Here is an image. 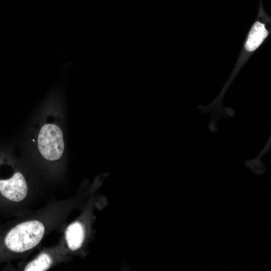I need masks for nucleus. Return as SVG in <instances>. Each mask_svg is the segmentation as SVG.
<instances>
[{"instance_id": "1", "label": "nucleus", "mask_w": 271, "mask_h": 271, "mask_svg": "<svg viewBox=\"0 0 271 271\" xmlns=\"http://www.w3.org/2000/svg\"><path fill=\"white\" fill-rule=\"evenodd\" d=\"M56 96L53 94V103L45 111L33 140L34 149L44 159L52 162L60 160L65 149L61 116L55 107Z\"/></svg>"}, {"instance_id": "4", "label": "nucleus", "mask_w": 271, "mask_h": 271, "mask_svg": "<svg viewBox=\"0 0 271 271\" xmlns=\"http://www.w3.org/2000/svg\"><path fill=\"white\" fill-rule=\"evenodd\" d=\"M84 237V228L79 222L71 224L66 230L65 238L69 248L72 250H75L81 247Z\"/></svg>"}, {"instance_id": "2", "label": "nucleus", "mask_w": 271, "mask_h": 271, "mask_svg": "<svg viewBox=\"0 0 271 271\" xmlns=\"http://www.w3.org/2000/svg\"><path fill=\"white\" fill-rule=\"evenodd\" d=\"M44 232L45 227L41 222H25L16 225L8 233L5 242L13 251L24 252L36 246L42 239Z\"/></svg>"}, {"instance_id": "5", "label": "nucleus", "mask_w": 271, "mask_h": 271, "mask_svg": "<svg viewBox=\"0 0 271 271\" xmlns=\"http://www.w3.org/2000/svg\"><path fill=\"white\" fill-rule=\"evenodd\" d=\"M267 35L264 25L258 22H256L249 32L245 44L247 50L252 51L258 48Z\"/></svg>"}, {"instance_id": "3", "label": "nucleus", "mask_w": 271, "mask_h": 271, "mask_svg": "<svg viewBox=\"0 0 271 271\" xmlns=\"http://www.w3.org/2000/svg\"><path fill=\"white\" fill-rule=\"evenodd\" d=\"M28 186L24 175L20 172H16L8 179L0 180V192L8 199L20 202L26 197Z\"/></svg>"}, {"instance_id": "7", "label": "nucleus", "mask_w": 271, "mask_h": 271, "mask_svg": "<svg viewBox=\"0 0 271 271\" xmlns=\"http://www.w3.org/2000/svg\"><path fill=\"white\" fill-rule=\"evenodd\" d=\"M52 260L47 253H41L36 259L30 262L25 267V271H44L51 266Z\"/></svg>"}, {"instance_id": "6", "label": "nucleus", "mask_w": 271, "mask_h": 271, "mask_svg": "<svg viewBox=\"0 0 271 271\" xmlns=\"http://www.w3.org/2000/svg\"><path fill=\"white\" fill-rule=\"evenodd\" d=\"M270 136L268 139L265 146L259 154L254 159L245 161L246 166L248 167L253 173L262 174L265 171V167L262 161V157L269 152L270 148Z\"/></svg>"}]
</instances>
